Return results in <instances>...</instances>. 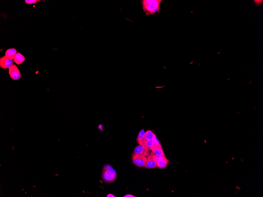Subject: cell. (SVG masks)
I'll return each instance as SVG.
<instances>
[{
	"label": "cell",
	"instance_id": "cell-9",
	"mask_svg": "<svg viewBox=\"0 0 263 197\" xmlns=\"http://www.w3.org/2000/svg\"><path fill=\"white\" fill-rule=\"evenodd\" d=\"M151 151L157 156H165V154L160 142L155 144L151 149Z\"/></svg>",
	"mask_w": 263,
	"mask_h": 197
},
{
	"label": "cell",
	"instance_id": "cell-3",
	"mask_svg": "<svg viewBox=\"0 0 263 197\" xmlns=\"http://www.w3.org/2000/svg\"><path fill=\"white\" fill-rule=\"evenodd\" d=\"M133 163L138 167L140 168L145 167L147 161V157L141 154L134 152L132 156Z\"/></svg>",
	"mask_w": 263,
	"mask_h": 197
},
{
	"label": "cell",
	"instance_id": "cell-12",
	"mask_svg": "<svg viewBox=\"0 0 263 197\" xmlns=\"http://www.w3.org/2000/svg\"><path fill=\"white\" fill-rule=\"evenodd\" d=\"M25 58L20 53H17L14 59V61L18 65L22 64L25 61Z\"/></svg>",
	"mask_w": 263,
	"mask_h": 197
},
{
	"label": "cell",
	"instance_id": "cell-10",
	"mask_svg": "<svg viewBox=\"0 0 263 197\" xmlns=\"http://www.w3.org/2000/svg\"><path fill=\"white\" fill-rule=\"evenodd\" d=\"M145 131L144 129L141 130L140 132H139L136 141L137 142L139 145H144L146 147V141L145 139Z\"/></svg>",
	"mask_w": 263,
	"mask_h": 197
},
{
	"label": "cell",
	"instance_id": "cell-14",
	"mask_svg": "<svg viewBox=\"0 0 263 197\" xmlns=\"http://www.w3.org/2000/svg\"><path fill=\"white\" fill-rule=\"evenodd\" d=\"M156 135L151 130H148L146 131L145 134V139L146 141H150L153 139Z\"/></svg>",
	"mask_w": 263,
	"mask_h": 197
},
{
	"label": "cell",
	"instance_id": "cell-7",
	"mask_svg": "<svg viewBox=\"0 0 263 197\" xmlns=\"http://www.w3.org/2000/svg\"><path fill=\"white\" fill-rule=\"evenodd\" d=\"M169 160L165 156H157V167L159 168H166L169 163Z\"/></svg>",
	"mask_w": 263,
	"mask_h": 197
},
{
	"label": "cell",
	"instance_id": "cell-16",
	"mask_svg": "<svg viewBox=\"0 0 263 197\" xmlns=\"http://www.w3.org/2000/svg\"><path fill=\"white\" fill-rule=\"evenodd\" d=\"M124 197H135V196H134V195H131V194H127V195H125V196Z\"/></svg>",
	"mask_w": 263,
	"mask_h": 197
},
{
	"label": "cell",
	"instance_id": "cell-17",
	"mask_svg": "<svg viewBox=\"0 0 263 197\" xmlns=\"http://www.w3.org/2000/svg\"><path fill=\"white\" fill-rule=\"evenodd\" d=\"M106 197H115V196L114 195H113V194H108V195H107Z\"/></svg>",
	"mask_w": 263,
	"mask_h": 197
},
{
	"label": "cell",
	"instance_id": "cell-4",
	"mask_svg": "<svg viewBox=\"0 0 263 197\" xmlns=\"http://www.w3.org/2000/svg\"><path fill=\"white\" fill-rule=\"evenodd\" d=\"M8 69L9 74L11 79L14 80H17L21 78V76L20 71L15 64H13Z\"/></svg>",
	"mask_w": 263,
	"mask_h": 197
},
{
	"label": "cell",
	"instance_id": "cell-11",
	"mask_svg": "<svg viewBox=\"0 0 263 197\" xmlns=\"http://www.w3.org/2000/svg\"><path fill=\"white\" fill-rule=\"evenodd\" d=\"M17 53V51L15 48L8 49L5 52V56L11 60H14L15 55Z\"/></svg>",
	"mask_w": 263,
	"mask_h": 197
},
{
	"label": "cell",
	"instance_id": "cell-8",
	"mask_svg": "<svg viewBox=\"0 0 263 197\" xmlns=\"http://www.w3.org/2000/svg\"><path fill=\"white\" fill-rule=\"evenodd\" d=\"M13 60H10L6 56H3L0 58V67L2 69H9L13 64Z\"/></svg>",
	"mask_w": 263,
	"mask_h": 197
},
{
	"label": "cell",
	"instance_id": "cell-15",
	"mask_svg": "<svg viewBox=\"0 0 263 197\" xmlns=\"http://www.w3.org/2000/svg\"><path fill=\"white\" fill-rule=\"evenodd\" d=\"M38 1H38V0H25L24 1L27 4L32 5L36 3Z\"/></svg>",
	"mask_w": 263,
	"mask_h": 197
},
{
	"label": "cell",
	"instance_id": "cell-13",
	"mask_svg": "<svg viewBox=\"0 0 263 197\" xmlns=\"http://www.w3.org/2000/svg\"><path fill=\"white\" fill-rule=\"evenodd\" d=\"M159 142H160L158 141V139H157V136H155L153 139L150 140V141H146V145L147 147L149 149V150H151V149L153 147V145Z\"/></svg>",
	"mask_w": 263,
	"mask_h": 197
},
{
	"label": "cell",
	"instance_id": "cell-18",
	"mask_svg": "<svg viewBox=\"0 0 263 197\" xmlns=\"http://www.w3.org/2000/svg\"><path fill=\"white\" fill-rule=\"evenodd\" d=\"M99 126H100V127H99V129H100V130H103L101 129V128H103L102 126L101 125H99Z\"/></svg>",
	"mask_w": 263,
	"mask_h": 197
},
{
	"label": "cell",
	"instance_id": "cell-1",
	"mask_svg": "<svg viewBox=\"0 0 263 197\" xmlns=\"http://www.w3.org/2000/svg\"><path fill=\"white\" fill-rule=\"evenodd\" d=\"M161 0H143L141 4L146 15H153L160 10Z\"/></svg>",
	"mask_w": 263,
	"mask_h": 197
},
{
	"label": "cell",
	"instance_id": "cell-5",
	"mask_svg": "<svg viewBox=\"0 0 263 197\" xmlns=\"http://www.w3.org/2000/svg\"><path fill=\"white\" fill-rule=\"evenodd\" d=\"M157 167V155L152 152L150 155L147 157V161L145 168L147 169H152Z\"/></svg>",
	"mask_w": 263,
	"mask_h": 197
},
{
	"label": "cell",
	"instance_id": "cell-2",
	"mask_svg": "<svg viewBox=\"0 0 263 197\" xmlns=\"http://www.w3.org/2000/svg\"><path fill=\"white\" fill-rule=\"evenodd\" d=\"M116 172L111 166L107 165L104 167L102 177L105 182L108 183L113 182L116 179Z\"/></svg>",
	"mask_w": 263,
	"mask_h": 197
},
{
	"label": "cell",
	"instance_id": "cell-6",
	"mask_svg": "<svg viewBox=\"0 0 263 197\" xmlns=\"http://www.w3.org/2000/svg\"><path fill=\"white\" fill-rule=\"evenodd\" d=\"M150 151L147 147L139 145L135 148L134 149V152L136 154H141L147 157L150 155L151 153Z\"/></svg>",
	"mask_w": 263,
	"mask_h": 197
},
{
	"label": "cell",
	"instance_id": "cell-19",
	"mask_svg": "<svg viewBox=\"0 0 263 197\" xmlns=\"http://www.w3.org/2000/svg\"><path fill=\"white\" fill-rule=\"evenodd\" d=\"M33 187H36V186H33Z\"/></svg>",
	"mask_w": 263,
	"mask_h": 197
}]
</instances>
